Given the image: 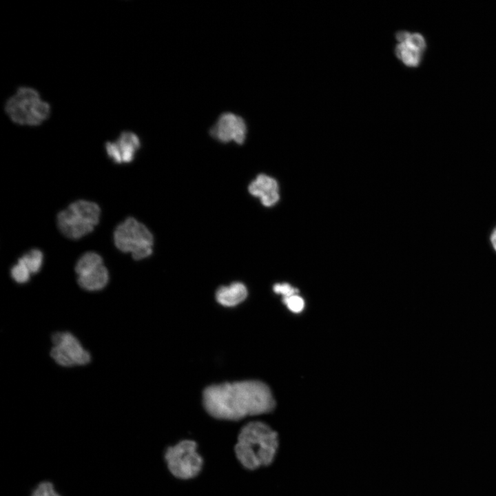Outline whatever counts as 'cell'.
Instances as JSON below:
<instances>
[{"label": "cell", "mask_w": 496, "mask_h": 496, "mask_svg": "<svg viewBox=\"0 0 496 496\" xmlns=\"http://www.w3.org/2000/svg\"><path fill=\"white\" fill-rule=\"evenodd\" d=\"M203 404L214 417L239 420L271 412L275 408L276 402L267 384L250 380L207 387L203 392Z\"/></svg>", "instance_id": "cell-1"}, {"label": "cell", "mask_w": 496, "mask_h": 496, "mask_svg": "<svg viewBox=\"0 0 496 496\" xmlns=\"http://www.w3.org/2000/svg\"><path fill=\"white\" fill-rule=\"evenodd\" d=\"M278 447L279 437L276 431L264 422L255 421L241 428L234 452L244 468L255 470L270 465L276 456Z\"/></svg>", "instance_id": "cell-2"}, {"label": "cell", "mask_w": 496, "mask_h": 496, "mask_svg": "<svg viewBox=\"0 0 496 496\" xmlns=\"http://www.w3.org/2000/svg\"><path fill=\"white\" fill-rule=\"evenodd\" d=\"M4 110L14 124L19 126L37 127L49 118L51 106L41 98L35 88L20 86L6 100Z\"/></svg>", "instance_id": "cell-3"}, {"label": "cell", "mask_w": 496, "mask_h": 496, "mask_svg": "<svg viewBox=\"0 0 496 496\" xmlns=\"http://www.w3.org/2000/svg\"><path fill=\"white\" fill-rule=\"evenodd\" d=\"M100 216L101 209L96 203L77 200L57 214L56 225L64 236L79 240L94 229Z\"/></svg>", "instance_id": "cell-4"}, {"label": "cell", "mask_w": 496, "mask_h": 496, "mask_svg": "<svg viewBox=\"0 0 496 496\" xmlns=\"http://www.w3.org/2000/svg\"><path fill=\"white\" fill-rule=\"evenodd\" d=\"M116 247L123 253H130L133 259L148 258L153 252L154 236L149 229L132 216L119 223L113 233Z\"/></svg>", "instance_id": "cell-5"}, {"label": "cell", "mask_w": 496, "mask_h": 496, "mask_svg": "<svg viewBox=\"0 0 496 496\" xmlns=\"http://www.w3.org/2000/svg\"><path fill=\"white\" fill-rule=\"evenodd\" d=\"M171 474L180 479H190L202 471L203 459L196 442L185 440L167 448L164 455Z\"/></svg>", "instance_id": "cell-6"}, {"label": "cell", "mask_w": 496, "mask_h": 496, "mask_svg": "<svg viewBox=\"0 0 496 496\" xmlns=\"http://www.w3.org/2000/svg\"><path fill=\"white\" fill-rule=\"evenodd\" d=\"M74 270L79 285L87 291L102 290L110 280L109 271L102 257L94 251L84 253L78 259Z\"/></svg>", "instance_id": "cell-7"}, {"label": "cell", "mask_w": 496, "mask_h": 496, "mask_svg": "<svg viewBox=\"0 0 496 496\" xmlns=\"http://www.w3.org/2000/svg\"><path fill=\"white\" fill-rule=\"evenodd\" d=\"M53 347L50 355L56 364L63 367L83 366L91 360L90 353L71 333L57 332L52 336Z\"/></svg>", "instance_id": "cell-8"}, {"label": "cell", "mask_w": 496, "mask_h": 496, "mask_svg": "<svg viewBox=\"0 0 496 496\" xmlns=\"http://www.w3.org/2000/svg\"><path fill=\"white\" fill-rule=\"evenodd\" d=\"M395 39L397 41L395 48L396 57L406 66H418L426 48L423 35L417 32L399 31L395 34Z\"/></svg>", "instance_id": "cell-9"}, {"label": "cell", "mask_w": 496, "mask_h": 496, "mask_svg": "<svg viewBox=\"0 0 496 496\" xmlns=\"http://www.w3.org/2000/svg\"><path fill=\"white\" fill-rule=\"evenodd\" d=\"M247 128L244 119L234 113L221 114L210 130L211 135L222 143L242 144L247 136Z\"/></svg>", "instance_id": "cell-10"}, {"label": "cell", "mask_w": 496, "mask_h": 496, "mask_svg": "<svg viewBox=\"0 0 496 496\" xmlns=\"http://www.w3.org/2000/svg\"><path fill=\"white\" fill-rule=\"evenodd\" d=\"M141 147L138 136L132 131H123L113 141L105 143V149L109 158L116 164L132 162Z\"/></svg>", "instance_id": "cell-11"}, {"label": "cell", "mask_w": 496, "mask_h": 496, "mask_svg": "<svg viewBox=\"0 0 496 496\" xmlns=\"http://www.w3.org/2000/svg\"><path fill=\"white\" fill-rule=\"evenodd\" d=\"M249 193L260 199L265 207L274 205L280 198L278 182L273 178L266 174H259L249 184Z\"/></svg>", "instance_id": "cell-12"}, {"label": "cell", "mask_w": 496, "mask_h": 496, "mask_svg": "<svg viewBox=\"0 0 496 496\" xmlns=\"http://www.w3.org/2000/svg\"><path fill=\"white\" fill-rule=\"evenodd\" d=\"M247 289L244 284L235 282L228 286H222L216 293L218 303L225 307L236 306L245 300Z\"/></svg>", "instance_id": "cell-13"}, {"label": "cell", "mask_w": 496, "mask_h": 496, "mask_svg": "<svg viewBox=\"0 0 496 496\" xmlns=\"http://www.w3.org/2000/svg\"><path fill=\"white\" fill-rule=\"evenodd\" d=\"M27 267L31 274L37 273L43 263V254L39 249H32L19 258Z\"/></svg>", "instance_id": "cell-14"}, {"label": "cell", "mask_w": 496, "mask_h": 496, "mask_svg": "<svg viewBox=\"0 0 496 496\" xmlns=\"http://www.w3.org/2000/svg\"><path fill=\"white\" fill-rule=\"evenodd\" d=\"M32 274L19 259L10 269V276L14 281L19 284H24L29 281Z\"/></svg>", "instance_id": "cell-15"}, {"label": "cell", "mask_w": 496, "mask_h": 496, "mask_svg": "<svg viewBox=\"0 0 496 496\" xmlns=\"http://www.w3.org/2000/svg\"><path fill=\"white\" fill-rule=\"evenodd\" d=\"M30 496H61L50 481L39 482L32 490Z\"/></svg>", "instance_id": "cell-16"}, {"label": "cell", "mask_w": 496, "mask_h": 496, "mask_svg": "<svg viewBox=\"0 0 496 496\" xmlns=\"http://www.w3.org/2000/svg\"><path fill=\"white\" fill-rule=\"evenodd\" d=\"M282 301L287 307L293 313H300L304 308V299L298 296V293L284 298Z\"/></svg>", "instance_id": "cell-17"}, {"label": "cell", "mask_w": 496, "mask_h": 496, "mask_svg": "<svg viewBox=\"0 0 496 496\" xmlns=\"http://www.w3.org/2000/svg\"><path fill=\"white\" fill-rule=\"evenodd\" d=\"M273 291L282 296L283 298L297 294L298 290L288 283H277L273 287Z\"/></svg>", "instance_id": "cell-18"}, {"label": "cell", "mask_w": 496, "mask_h": 496, "mask_svg": "<svg viewBox=\"0 0 496 496\" xmlns=\"http://www.w3.org/2000/svg\"><path fill=\"white\" fill-rule=\"evenodd\" d=\"M490 240L493 248L496 251V227L493 229L490 234Z\"/></svg>", "instance_id": "cell-19"}]
</instances>
